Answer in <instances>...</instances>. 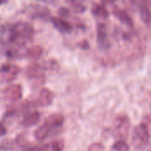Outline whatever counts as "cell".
Returning <instances> with one entry per match:
<instances>
[{"label": "cell", "instance_id": "cell-1", "mask_svg": "<svg viewBox=\"0 0 151 151\" xmlns=\"http://www.w3.org/2000/svg\"><path fill=\"white\" fill-rule=\"evenodd\" d=\"M35 28L27 21H18L2 27L0 42L9 45V48L21 49L33 40Z\"/></svg>", "mask_w": 151, "mask_h": 151}, {"label": "cell", "instance_id": "cell-2", "mask_svg": "<svg viewBox=\"0 0 151 151\" xmlns=\"http://www.w3.org/2000/svg\"><path fill=\"white\" fill-rule=\"evenodd\" d=\"M150 131L143 123L135 127L132 134V144L134 147V149H145L150 143Z\"/></svg>", "mask_w": 151, "mask_h": 151}, {"label": "cell", "instance_id": "cell-3", "mask_svg": "<svg viewBox=\"0 0 151 151\" xmlns=\"http://www.w3.org/2000/svg\"><path fill=\"white\" fill-rule=\"evenodd\" d=\"M20 69L17 65L5 63L0 67V81L6 83L11 82L16 79Z\"/></svg>", "mask_w": 151, "mask_h": 151}, {"label": "cell", "instance_id": "cell-4", "mask_svg": "<svg viewBox=\"0 0 151 151\" xmlns=\"http://www.w3.org/2000/svg\"><path fill=\"white\" fill-rule=\"evenodd\" d=\"M130 119L126 115H119L114 122V129L116 134L120 138H127L130 130Z\"/></svg>", "mask_w": 151, "mask_h": 151}, {"label": "cell", "instance_id": "cell-5", "mask_svg": "<svg viewBox=\"0 0 151 151\" xmlns=\"http://www.w3.org/2000/svg\"><path fill=\"white\" fill-rule=\"evenodd\" d=\"M46 70L45 65L42 63H34L27 68V76L32 80H38L40 82L45 80L44 71Z\"/></svg>", "mask_w": 151, "mask_h": 151}, {"label": "cell", "instance_id": "cell-6", "mask_svg": "<svg viewBox=\"0 0 151 151\" xmlns=\"http://www.w3.org/2000/svg\"><path fill=\"white\" fill-rule=\"evenodd\" d=\"M96 40H97L98 46L101 49L105 50L110 47L107 27L104 23H98L96 27Z\"/></svg>", "mask_w": 151, "mask_h": 151}, {"label": "cell", "instance_id": "cell-7", "mask_svg": "<svg viewBox=\"0 0 151 151\" xmlns=\"http://www.w3.org/2000/svg\"><path fill=\"white\" fill-rule=\"evenodd\" d=\"M65 118L61 113H52L44 120L43 125H45L48 129L51 132L57 128H59L63 126Z\"/></svg>", "mask_w": 151, "mask_h": 151}, {"label": "cell", "instance_id": "cell-8", "mask_svg": "<svg viewBox=\"0 0 151 151\" xmlns=\"http://www.w3.org/2000/svg\"><path fill=\"white\" fill-rule=\"evenodd\" d=\"M4 96L8 100L18 101L22 97V87L19 84H12L4 89Z\"/></svg>", "mask_w": 151, "mask_h": 151}, {"label": "cell", "instance_id": "cell-9", "mask_svg": "<svg viewBox=\"0 0 151 151\" xmlns=\"http://www.w3.org/2000/svg\"><path fill=\"white\" fill-rule=\"evenodd\" d=\"M112 12L115 17H117L122 23L126 24L127 26L133 27H134V22H133V19L131 18V16L129 15V13L124 10L121 9L119 6L118 5H114L112 7Z\"/></svg>", "mask_w": 151, "mask_h": 151}, {"label": "cell", "instance_id": "cell-10", "mask_svg": "<svg viewBox=\"0 0 151 151\" xmlns=\"http://www.w3.org/2000/svg\"><path fill=\"white\" fill-rule=\"evenodd\" d=\"M54 99V93L48 88L41 89L38 96V104L42 107H47L50 105Z\"/></svg>", "mask_w": 151, "mask_h": 151}, {"label": "cell", "instance_id": "cell-11", "mask_svg": "<svg viewBox=\"0 0 151 151\" xmlns=\"http://www.w3.org/2000/svg\"><path fill=\"white\" fill-rule=\"evenodd\" d=\"M50 20L55 28L61 33H70L73 30V25L62 18L52 17Z\"/></svg>", "mask_w": 151, "mask_h": 151}, {"label": "cell", "instance_id": "cell-12", "mask_svg": "<svg viewBox=\"0 0 151 151\" xmlns=\"http://www.w3.org/2000/svg\"><path fill=\"white\" fill-rule=\"evenodd\" d=\"M40 119H41L40 113L38 111H33L24 116V118L21 121V125L25 127H30L36 125L40 121Z\"/></svg>", "mask_w": 151, "mask_h": 151}, {"label": "cell", "instance_id": "cell-13", "mask_svg": "<svg viewBox=\"0 0 151 151\" xmlns=\"http://www.w3.org/2000/svg\"><path fill=\"white\" fill-rule=\"evenodd\" d=\"M91 12H92V14L99 19H107L109 18V11L108 9L102 4H97V3H95L92 4V7H91Z\"/></svg>", "mask_w": 151, "mask_h": 151}, {"label": "cell", "instance_id": "cell-14", "mask_svg": "<svg viewBox=\"0 0 151 151\" xmlns=\"http://www.w3.org/2000/svg\"><path fill=\"white\" fill-rule=\"evenodd\" d=\"M138 10L140 13L141 19L143 23L150 25L151 24V10L145 3H139Z\"/></svg>", "mask_w": 151, "mask_h": 151}, {"label": "cell", "instance_id": "cell-15", "mask_svg": "<svg viewBox=\"0 0 151 151\" xmlns=\"http://www.w3.org/2000/svg\"><path fill=\"white\" fill-rule=\"evenodd\" d=\"M43 50L39 45H35L27 50L24 56L29 59H38L42 55Z\"/></svg>", "mask_w": 151, "mask_h": 151}, {"label": "cell", "instance_id": "cell-16", "mask_svg": "<svg viewBox=\"0 0 151 151\" xmlns=\"http://www.w3.org/2000/svg\"><path fill=\"white\" fill-rule=\"evenodd\" d=\"M50 131L48 129V127L45 126V125H42L40 126L34 133V135H35V138L39 141V142H42L44 141L50 134Z\"/></svg>", "mask_w": 151, "mask_h": 151}, {"label": "cell", "instance_id": "cell-17", "mask_svg": "<svg viewBox=\"0 0 151 151\" xmlns=\"http://www.w3.org/2000/svg\"><path fill=\"white\" fill-rule=\"evenodd\" d=\"M113 151H129V145L124 141H118L112 146Z\"/></svg>", "mask_w": 151, "mask_h": 151}, {"label": "cell", "instance_id": "cell-18", "mask_svg": "<svg viewBox=\"0 0 151 151\" xmlns=\"http://www.w3.org/2000/svg\"><path fill=\"white\" fill-rule=\"evenodd\" d=\"M64 147H65L64 142L61 140H56L50 145V149L52 151H63Z\"/></svg>", "mask_w": 151, "mask_h": 151}, {"label": "cell", "instance_id": "cell-19", "mask_svg": "<svg viewBox=\"0 0 151 151\" xmlns=\"http://www.w3.org/2000/svg\"><path fill=\"white\" fill-rule=\"evenodd\" d=\"M72 8L77 12H83L86 10V6L81 2H71Z\"/></svg>", "mask_w": 151, "mask_h": 151}, {"label": "cell", "instance_id": "cell-20", "mask_svg": "<svg viewBox=\"0 0 151 151\" xmlns=\"http://www.w3.org/2000/svg\"><path fill=\"white\" fill-rule=\"evenodd\" d=\"M104 146L100 143V142H95V143H92L88 149V151H104Z\"/></svg>", "mask_w": 151, "mask_h": 151}, {"label": "cell", "instance_id": "cell-21", "mask_svg": "<svg viewBox=\"0 0 151 151\" xmlns=\"http://www.w3.org/2000/svg\"><path fill=\"white\" fill-rule=\"evenodd\" d=\"M58 14H59L61 17H68L69 14H70V11H69L68 8L61 7V8L58 10Z\"/></svg>", "mask_w": 151, "mask_h": 151}, {"label": "cell", "instance_id": "cell-22", "mask_svg": "<svg viewBox=\"0 0 151 151\" xmlns=\"http://www.w3.org/2000/svg\"><path fill=\"white\" fill-rule=\"evenodd\" d=\"M150 131L151 133V114L145 116V118L143 119V122H142Z\"/></svg>", "mask_w": 151, "mask_h": 151}, {"label": "cell", "instance_id": "cell-23", "mask_svg": "<svg viewBox=\"0 0 151 151\" xmlns=\"http://www.w3.org/2000/svg\"><path fill=\"white\" fill-rule=\"evenodd\" d=\"M5 134H6V128L4 126V124L0 122V136H3Z\"/></svg>", "mask_w": 151, "mask_h": 151}, {"label": "cell", "instance_id": "cell-24", "mask_svg": "<svg viewBox=\"0 0 151 151\" xmlns=\"http://www.w3.org/2000/svg\"><path fill=\"white\" fill-rule=\"evenodd\" d=\"M81 48H83V49H88V42H82V43L81 44Z\"/></svg>", "mask_w": 151, "mask_h": 151}, {"label": "cell", "instance_id": "cell-25", "mask_svg": "<svg viewBox=\"0 0 151 151\" xmlns=\"http://www.w3.org/2000/svg\"><path fill=\"white\" fill-rule=\"evenodd\" d=\"M4 1H0V4H4Z\"/></svg>", "mask_w": 151, "mask_h": 151}, {"label": "cell", "instance_id": "cell-26", "mask_svg": "<svg viewBox=\"0 0 151 151\" xmlns=\"http://www.w3.org/2000/svg\"><path fill=\"white\" fill-rule=\"evenodd\" d=\"M149 151H151V146H150V150H149Z\"/></svg>", "mask_w": 151, "mask_h": 151}]
</instances>
